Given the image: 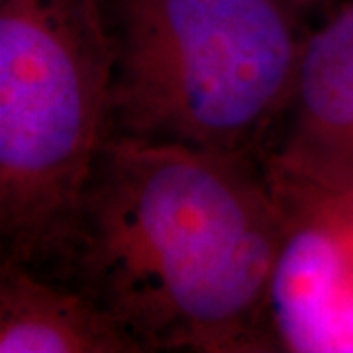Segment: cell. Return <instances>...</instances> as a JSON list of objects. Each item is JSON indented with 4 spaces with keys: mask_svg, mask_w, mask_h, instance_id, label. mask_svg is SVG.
Segmentation results:
<instances>
[{
    "mask_svg": "<svg viewBox=\"0 0 353 353\" xmlns=\"http://www.w3.org/2000/svg\"><path fill=\"white\" fill-rule=\"evenodd\" d=\"M2 353H143L138 341L83 290L2 257Z\"/></svg>",
    "mask_w": 353,
    "mask_h": 353,
    "instance_id": "cell-6",
    "label": "cell"
},
{
    "mask_svg": "<svg viewBox=\"0 0 353 353\" xmlns=\"http://www.w3.org/2000/svg\"><path fill=\"white\" fill-rule=\"evenodd\" d=\"M106 138L267 157L306 32L289 0H106Z\"/></svg>",
    "mask_w": 353,
    "mask_h": 353,
    "instance_id": "cell-2",
    "label": "cell"
},
{
    "mask_svg": "<svg viewBox=\"0 0 353 353\" xmlns=\"http://www.w3.org/2000/svg\"><path fill=\"white\" fill-rule=\"evenodd\" d=\"M269 173L283 216L267 290L273 347L353 353V187Z\"/></svg>",
    "mask_w": 353,
    "mask_h": 353,
    "instance_id": "cell-4",
    "label": "cell"
},
{
    "mask_svg": "<svg viewBox=\"0 0 353 353\" xmlns=\"http://www.w3.org/2000/svg\"><path fill=\"white\" fill-rule=\"evenodd\" d=\"M106 0H0V236L43 269L61 245L108 126Z\"/></svg>",
    "mask_w": 353,
    "mask_h": 353,
    "instance_id": "cell-3",
    "label": "cell"
},
{
    "mask_svg": "<svg viewBox=\"0 0 353 353\" xmlns=\"http://www.w3.org/2000/svg\"><path fill=\"white\" fill-rule=\"evenodd\" d=\"M281 226L265 157L106 138L39 273L88 294L143 353H273Z\"/></svg>",
    "mask_w": 353,
    "mask_h": 353,
    "instance_id": "cell-1",
    "label": "cell"
},
{
    "mask_svg": "<svg viewBox=\"0 0 353 353\" xmlns=\"http://www.w3.org/2000/svg\"><path fill=\"white\" fill-rule=\"evenodd\" d=\"M265 161L292 179L353 187V0L306 34L289 106Z\"/></svg>",
    "mask_w": 353,
    "mask_h": 353,
    "instance_id": "cell-5",
    "label": "cell"
}]
</instances>
